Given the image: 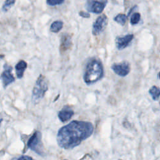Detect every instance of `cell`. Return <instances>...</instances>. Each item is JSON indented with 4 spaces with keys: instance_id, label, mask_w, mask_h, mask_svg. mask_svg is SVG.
Returning a JSON list of instances; mask_svg holds the SVG:
<instances>
[{
    "instance_id": "cell-1",
    "label": "cell",
    "mask_w": 160,
    "mask_h": 160,
    "mask_svg": "<svg viewBox=\"0 0 160 160\" xmlns=\"http://www.w3.org/2000/svg\"><path fill=\"white\" fill-rule=\"evenodd\" d=\"M94 132L91 123L73 121L59 130L57 141L61 148L73 149L90 137Z\"/></svg>"
},
{
    "instance_id": "cell-2",
    "label": "cell",
    "mask_w": 160,
    "mask_h": 160,
    "mask_svg": "<svg viewBox=\"0 0 160 160\" xmlns=\"http://www.w3.org/2000/svg\"><path fill=\"white\" fill-rule=\"evenodd\" d=\"M104 76V70L102 62L97 59H91L86 65L84 81L86 84L90 85L100 81Z\"/></svg>"
},
{
    "instance_id": "cell-3",
    "label": "cell",
    "mask_w": 160,
    "mask_h": 160,
    "mask_svg": "<svg viewBox=\"0 0 160 160\" xmlns=\"http://www.w3.org/2000/svg\"><path fill=\"white\" fill-rule=\"evenodd\" d=\"M48 89V83L46 78L40 75L35 83L33 93H32V101L35 103H38L45 97V94Z\"/></svg>"
},
{
    "instance_id": "cell-4",
    "label": "cell",
    "mask_w": 160,
    "mask_h": 160,
    "mask_svg": "<svg viewBox=\"0 0 160 160\" xmlns=\"http://www.w3.org/2000/svg\"><path fill=\"white\" fill-rule=\"evenodd\" d=\"M27 146L29 149L33 151L38 154L42 156H45L41 132L38 131L35 132L28 140Z\"/></svg>"
},
{
    "instance_id": "cell-5",
    "label": "cell",
    "mask_w": 160,
    "mask_h": 160,
    "mask_svg": "<svg viewBox=\"0 0 160 160\" xmlns=\"http://www.w3.org/2000/svg\"><path fill=\"white\" fill-rule=\"evenodd\" d=\"M108 24V18L105 15L100 16L94 21L93 25L92 33L94 36L101 34L105 29Z\"/></svg>"
},
{
    "instance_id": "cell-6",
    "label": "cell",
    "mask_w": 160,
    "mask_h": 160,
    "mask_svg": "<svg viewBox=\"0 0 160 160\" xmlns=\"http://www.w3.org/2000/svg\"><path fill=\"white\" fill-rule=\"evenodd\" d=\"M106 5V2H102L98 0H89L86 5V9L88 11L96 13H102Z\"/></svg>"
},
{
    "instance_id": "cell-7",
    "label": "cell",
    "mask_w": 160,
    "mask_h": 160,
    "mask_svg": "<svg viewBox=\"0 0 160 160\" xmlns=\"http://www.w3.org/2000/svg\"><path fill=\"white\" fill-rule=\"evenodd\" d=\"M111 68L116 75L122 77L127 76L130 72V65L126 61L113 64Z\"/></svg>"
},
{
    "instance_id": "cell-8",
    "label": "cell",
    "mask_w": 160,
    "mask_h": 160,
    "mask_svg": "<svg viewBox=\"0 0 160 160\" xmlns=\"http://www.w3.org/2000/svg\"><path fill=\"white\" fill-rule=\"evenodd\" d=\"M12 70L13 68L11 66L6 65V64L5 65L4 70L2 75V80L5 88H6L10 84H12L15 81L12 74Z\"/></svg>"
},
{
    "instance_id": "cell-9",
    "label": "cell",
    "mask_w": 160,
    "mask_h": 160,
    "mask_svg": "<svg viewBox=\"0 0 160 160\" xmlns=\"http://www.w3.org/2000/svg\"><path fill=\"white\" fill-rule=\"evenodd\" d=\"M134 38V35L133 34L126 35L123 37H118L115 40V43L116 48L119 50H122L129 46L130 43Z\"/></svg>"
},
{
    "instance_id": "cell-10",
    "label": "cell",
    "mask_w": 160,
    "mask_h": 160,
    "mask_svg": "<svg viewBox=\"0 0 160 160\" xmlns=\"http://www.w3.org/2000/svg\"><path fill=\"white\" fill-rule=\"evenodd\" d=\"M75 115L74 111L70 107H64L59 113L58 118L61 122H67L69 121Z\"/></svg>"
},
{
    "instance_id": "cell-11",
    "label": "cell",
    "mask_w": 160,
    "mask_h": 160,
    "mask_svg": "<svg viewBox=\"0 0 160 160\" xmlns=\"http://www.w3.org/2000/svg\"><path fill=\"white\" fill-rule=\"evenodd\" d=\"M72 45V41H71V37L68 34H65L63 35L61 39V44L59 50L61 53L65 52L67 50H68L71 46Z\"/></svg>"
},
{
    "instance_id": "cell-12",
    "label": "cell",
    "mask_w": 160,
    "mask_h": 160,
    "mask_svg": "<svg viewBox=\"0 0 160 160\" xmlns=\"http://www.w3.org/2000/svg\"><path fill=\"white\" fill-rule=\"evenodd\" d=\"M27 68V63L23 60L19 61L15 66L16 73L18 79H21L23 77L24 72Z\"/></svg>"
},
{
    "instance_id": "cell-13",
    "label": "cell",
    "mask_w": 160,
    "mask_h": 160,
    "mask_svg": "<svg viewBox=\"0 0 160 160\" xmlns=\"http://www.w3.org/2000/svg\"><path fill=\"white\" fill-rule=\"evenodd\" d=\"M149 93L153 100L157 101L160 97V88L158 86H153L149 90Z\"/></svg>"
},
{
    "instance_id": "cell-14",
    "label": "cell",
    "mask_w": 160,
    "mask_h": 160,
    "mask_svg": "<svg viewBox=\"0 0 160 160\" xmlns=\"http://www.w3.org/2000/svg\"><path fill=\"white\" fill-rule=\"evenodd\" d=\"M63 27V22L61 21H56L53 22L51 26L50 30L53 33H58Z\"/></svg>"
},
{
    "instance_id": "cell-15",
    "label": "cell",
    "mask_w": 160,
    "mask_h": 160,
    "mask_svg": "<svg viewBox=\"0 0 160 160\" xmlns=\"http://www.w3.org/2000/svg\"><path fill=\"white\" fill-rule=\"evenodd\" d=\"M128 16L124 14H119L114 18V21H115L118 24L121 26H124L126 22Z\"/></svg>"
},
{
    "instance_id": "cell-16",
    "label": "cell",
    "mask_w": 160,
    "mask_h": 160,
    "mask_svg": "<svg viewBox=\"0 0 160 160\" xmlns=\"http://www.w3.org/2000/svg\"><path fill=\"white\" fill-rule=\"evenodd\" d=\"M16 0H6V2L3 5L2 10L4 12L8 11L15 3Z\"/></svg>"
},
{
    "instance_id": "cell-17",
    "label": "cell",
    "mask_w": 160,
    "mask_h": 160,
    "mask_svg": "<svg viewBox=\"0 0 160 160\" xmlns=\"http://www.w3.org/2000/svg\"><path fill=\"white\" fill-rule=\"evenodd\" d=\"M141 19V15L139 13H135L132 15L130 23L132 25H135L139 23Z\"/></svg>"
},
{
    "instance_id": "cell-18",
    "label": "cell",
    "mask_w": 160,
    "mask_h": 160,
    "mask_svg": "<svg viewBox=\"0 0 160 160\" xmlns=\"http://www.w3.org/2000/svg\"><path fill=\"white\" fill-rule=\"evenodd\" d=\"M65 0H47V4L50 6H54L56 5H60L63 4Z\"/></svg>"
},
{
    "instance_id": "cell-19",
    "label": "cell",
    "mask_w": 160,
    "mask_h": 160,
    "mask_svg": "<svg viewBox=\"0 0 160 160\" xmlns=\"http://www.w3.org/2000/svg\"><path fill=\"white\" fill-rule=\"evenodd\" d=\"M16 160H35V159H34L31 156H26V155H23V156H21L20 157H19Z\"/></svg>"
},
{
    "instance_id": "cell-20",
    "label": "cell",
    "mask_w": 160,
    "mask_h": 160,
    "mask_svg": "<svg viewBox=\"0 0 160 160\" xmlns=\"http://www.w3.org/2000/svg\"><path fill=\"white\" fill-rule=\"evenodd\" d=\"M79 15H80V16H82V17L86 18L90 17V15H89L88 13H85V12H84V11H80V12L79 13Z\"/></svg>"
},
{
    "instance_id": "cell-21",
    "label": "cell",
    "mask_w": 160,
    "mask_h": 160,
    "mask_svg": "<svg viewBox=\"0 0 160 160\" xmlns=\"http://www.w3.org/2000/svg\"><path fill=\"white\" fill-rule=\"evenodd\" d=\"M158 78L160 79V71H159V74H158Z\"/></svg>"
},
{
    "instance_id": "cell-22",
    "label": "cell",
    "mask_w": 160,
    "mask_h": 160,
    "mask_svg": "<svg viewBox=\"0 0 160 160\" xmlns=\"http://www.w3.org/2000/svg\"><path fill=\"white\" fill-rule=\"evenodd\" d=\"M63 160H68V159H63Z\"/></svg>"
},
{
    "instance_id": "cell-23",
    "label": "cell",
    "mask_w": 160,
    "mask_h": 160,
    "mask_svg": "<svg viewBox=\"0 0 160 160\" xmlns=\"http://www.w3.org/2000/svg\"><path fill=\"white\" fill-rule=\"evenodd\" d=\"M118 160H122V159H118Z\"/></svg>"
}]
</instances>
